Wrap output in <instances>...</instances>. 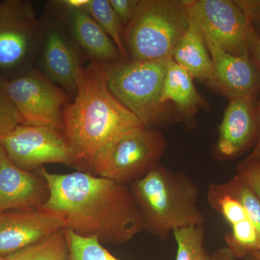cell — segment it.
Returning a JSON list of instances; mask_svg holds the SVG:
<instances>
[{
    "instance_id": "33",
    "label": "cell",
    "mask_w": 260,
    "mask_h": 260,
    "mask_svg": "<svg viewBox=\"0 0 260 260\" xmlns=\"http://www.w3.org/2000/svg\"><path fill=\"white\" fill-rule=\"evenodd\" d=\"M246 159L249 160H260V132L252 151Z\"/></svg>"
},
{
    "instance_id": "37",
    "label": "cell",
    "mask_w": 260,
    "mask_h": 260,
    "mask_svg": "<svg viewBox=\"0 0 260 260\" xmlns=\"http://www.w3.org/2000/svg\"><path fill=\"white\" fill-rule=\"evenodd\" d=\"M0 214H1V213H0Z\"/></svg>"
},
{
    "instance_id": "3",
    "label": "cell",
    "mask_w": 260,
    "mask_h": 260,
    "mask_svg": "<svg viewBox=\"0 0 260 260\" xmlns=\"http://www.w3.org/2000/svg\"><path fill=\"white\" fill-rule=\"evenodd\" d=\"M144 231L166 241L176 229L202 225L206 219L200 208V189L187 174L159 164L129 185Z\"/></svg>"
},
{
    "instance_id": "24",
    "label": "cell",
    "mask_w": 260,
    "mask_h": 260,
    "mask_svg": "<svg viewBox=\"0 0 260 260\" xmlns=\"http://www.w3.org/2000/svg\"><path fill=\"white\" fill-rule=\"evenodd\" d=\"M70 260H120L102 245L96 237H83L64 229Z\"/></svg>"
},
{
    "instance_id": "27",
    "label": "cell",
    "mask_w": 260,
    "mask_h": 260,
    "mask_svg": "<svg viewBox=\"0 0 260 260\" xmlns=\"http://www.w3.org/2000/svg\"><path fill=\"white\" fill-rule=\"evenodd\" d=\"M237 174L244 179L260 198V160L244 159L238 164Z\"/></svg>"
},
{
    "instance_id": "2",
    "label": "cell",
    "mask_w": 260,
    "mask_h": 260,
    "mask_svg": "<svg viewBox=\"0 0 260 260\" xmlns=\"http://www.w3.org/2000/svg\"><path fill=\"white\" fill-rule=\"evenodd\" d=\"M107 67L91 61L84 68L74 100L63 111V133L78 171L90 172L93 162L108 146L129 130L144 125L111 92Z\"/></svg>"
},
{
    "instance_id": "10",
    "label": "cell",
    "mask_w": 260,
    "mask_h": 260,
    "mask_svg": "<svg viewBox=\"0 0 260 260\" xmlns=\"http://www.w3.org/2000/svg\"><path fill=\"white\" fill-rule=\"evenodd\" d=\"M0 145L10 161L28 172L48 164L77 167L75 154L60 129L19 124L0 138Z\"/></svg>"
},
{
    "instance_id": "9",
    "label": "cell",
    "mask_w": 260,
    "mask_h": 260,
    "mask_svg": "<svg viewBox=\"0 0 260 260\" xmlns=\"http://www.w3.org/2000/svg\"><path fill=\"white\" fill-rule=\"evenodd\" d=\"M203 37L234 55L250 54L254 24L232 0H184Z\"/></svg>"
},
{
    "instance_id": "19",
    "label": "cell",
    "mask_w": 260,
    "mask_h": 260,
    "mask_svg": "<svg viewBox=\"0 0 260 260\" xmlns=\"http://www.w3.org/2000/svg\"><path fill=\"white\" fill-rule=\"evenodd\" d=\"M5 258L8 260H70L64 229Z\"/></svg>"
},
{
    "instance_id": "6",
    "label": "cell",
    "mask_w": 260,
    "mask_h": 260,
    "mask_svg": "<svg viewBox=\"0 0 260 260\" xmlns=\"http://www.w3.org/2000/svg\"><path fill=\"white\" fill-rule=\"evenodd\" d=\"M168 143L159 129L137 126L108 146L90 173L129 186L159 165Z\"/></svg>"
},
{
    "instance_id": "18",
    "label": "cell",
    "mask_w": 260,
    "mask_h": 260,
    "mask_svg": "<svg viewBox=\"0 0 260 260\" xmlns=\"http://www.w3.org/2000/svg\"><path fill=\"white\" fill-rule=\"evenodd\" d=\"M172 58L193 78H197L213 87V66L211 56L200 29L190 17L189 26L174 48Z\"/></svg>"
},
{
    "instance_id": "22",
    "label": "cell",
    "mask_w": 260,
    "mask_h": 260,
    "mask_svg": "<svg viewBox=\"0 0 260 260\" xmlns=\"http://www.w3.org/2000/svg\"><path fill=\"white\" fill-rule=\"evenodd\" d=\"M218 189L236 198L242 205L248 218L255 227L260 243V198L239 175L224 183H216Z\"/></svg>"
},
{
    "instance_id": "8",
    "label": "cell",
    "mask_w": 260,
    "mask_h": 260,
    "mask_svg": "<svg viewBox=\"0 0 260 260\" xmlns=\"http://www.w3.org/2000/svg\"><path fill=\"white\" fill-rule=\"evenodd\" d=\"M0 83L16 109L21 124L63 131V111L68 93L42 71L32 68Z\"/></svg>"
},
{
    "instance_id": "30",
    "label": "cell",
    "mask_w": 260,
    "mask_h": 260,
    "mask_svg": "<svg viewBox=\"0 0 260 260\" xmlns=\"http://www.w3.org/2000/svg\"><path fill=\"white\" fill-rule=\"evenodd\" d=\"M90 0H61L52 3L61 10H86Z\"/></svg>"
},
{
    "instance_id": "5",
    "label": "cell",
    "mask_w": 260,
    "mask_h": 260,
    "mask_svg": "<svg viewBox=\"0 0 260 260\" xmlns=\"http://www.w3.org/2000/svg\"><path fill=\"white\" fill-rule=\"evenodd\" d=\"M189 23L184 0H140L134 17L124 30L129 60L172 57Z\"/></svg>"
},
{
    "instance_id": "32",
    "label": "cell",
    "mask_w": 260,
    "mask_h": 260,
    "mask_svg": "<svg viewBox=\"0 0 260 260\" xmlns=\"http://www.w3.org/2000/svg\"><path fill=\"white\" fill-rule=\"evenodd\" d=\"M210 260H237L226 247L220 248L213 253Z\"/></svg>"
},
{
    "instance_id": "29",
    "label": "cell",
    "mask_w": 260,
    "mask_h": 260,
    "mask_svg": "<svg viewBox=\"0 0 260 260\" xmlns=\"http://www.w3.org/2000/svg\"><path fill=\"white\" fill-rule=\"evenodd\" d=\"M235 3L253 23L260 22V0H236Z\"/></svg>"
},
{
    "instance_id": "20",
    "label": "cell",
    "mask_w": 260,
    "mask_h": 260,
    "mask_svg": "<svg viewBox=\"0 0 260 260\" xmlns=\"http://www.w3.org/2000/svg\"><path fill=\"white\" fill-rule=\"evenodd\" d=\"M87 12L109 36L124 60H129L124 44V26L111 6L109 0H90Z\"/></svg>"
},
{
    "instance_id": "11",
    "label": "cell",
    "mask_w": 260,
    "mask_h": 260,
    "mask_svg": "<svg viewBox=\"0 0 260 260\" xmlns=\"http://www.w3.org/2000/svg\"><path fill=\"white\" fill-rule=\"evenodd\" d=\"M43 20V30L38 59L42 73L49 79L75 95L78 78L83 69L80 47L71 37L62 19Z\"/></svg>"
},
{
    "instance_id": "16",
    "label": "cell",
    "mask_w": 260,
    "mask_h": 260,
    "mask_svg": "<svg viewBox=\"0 0 260 260\" xmlns=\"http://www.w3.org/2000/svg\"><path fill=\"white\" fill-rule=\"evenodd\" d=\"M68 31L91 61L112 64L124 60L109 36L85 10H62Z\"/></svg>"
},
{
    "instance_id": "34",
    "label": "cell",
    "mask_w": 260,
    "mask_h": 260,
    "mask_svg": "<svg viewBox=\"0 0 260 260\" xmlns=\"http://www.w3.org/2000/svg\"><path fill=\"white\" fill-rule=\"evenodd\" d=\"M244 260H260V251L251 253L244 258Z\"/></svg>"
},
{
    "instance_id": "31",
    "label": "cell",
    "mask_w": 260,
    "mask_h": 260,
    "mask_svg": "<svg viewBox=\"0 0 260 260\" xmlns=\"http://www.w3.org/2000/svg\"><path fill=\"white\" fill-rule=\"evenodd\" d=\"M250 55L260 70V34L257 32L251 44Z\"/></svg>"
},
{
    "instance_id": "7",
    "label": "cell",
    "mask_w": 260,
    "mask_h": 260,
    "mask_svg": "<svg viewBox=\"0 0 260 260\" xmlns=\"http://www.w3.org/2000/svg\"><path fill=\"white\" fill-rule=\"evenodd\" d=\"M43 20L27 0L0 2V81L32 69L39 56Z\"/></svg>"
},
{
    "instance_id": "26",
    "label": "cell",
    "mask_w": 260,
    "mask_h": 260,
    "mask_svg": "<svg viewBox=\"0 0 260 260\" xmlns=\"http://www.w3.org/2000/svg\"><path fill=\"white\" fill-rule=\"evenodd\" d=\"M21 124L16 109L0 83V138Z\"/></svg>"
},
{
    "instance_id": "4",
    "label": "cell",
    "mask_w": 260,
    "mask_h": 260,
    "mask_svg": "<svg viewBox=\"0 0 260 260\" xmlns=\"http://www.w3.org/2000/svg\"><path fill=\"white\" fill-rule=\"evenodd\" d=\"M170 57L155 60H121L107 67L108 86L148 127L158 129L179 119L172 104L161 100Z\"/></svg>"
},
{
    "instance_id": "35",
    "label": "cell",
    "mask_w": 260,
    "mask_h": 260,
    "mask_svg": "<svg viewBox=\"0 0 260 260\" xmlns=\"http://www.w3.org/2000/svg\"><path fill=\"white\" fill-rule=\"evenodd\" d=\"M6 157L7 155L6 153H5L4 149H3V147L0 145V164H1L2 161H3Z\"/></svg>"
},
{
    "instance_id": "36",
    "label": "cell",
    "mask_w": 260,
    "mask_h": 260,
    "mask_svg": "<svg viewBox=\"0 0 260 260\" xmlns=\"http://www.w3.org/2000/svg\"><path fill=\"white\" fill-rule=\"evenodd\" d=\"M0 260H8L5 257H3V256H0Z\"/></svg>"
},
{
    "instance_id": "13",
    "label": "cell",
    "mask_w": 260,
    "mask_h": 260,
    "mask_svg": "<svg viewBox=\"0 0 260 260\" xmlns=\"http://www.w3.org/2000/svg\"><path fill=\"white\" fill-rule=\"evenodd\" d=\"M64 229L54 214L39 209L17 210L0 214V256H7Z\"/></svg>"
},
{
    "instance_id": "12",
    "label": "cell",
    "mask_w": 260,
    "mask_h": 260,
    "mask_svg": "<svg viewBox=\"0 0 260 260\" xmlns=\"http://www.w3.org/2000/svg\"><path fill=\"white\" fill-rule=\"evenodd\" d=\"M259 132L260 107L256 98L230 99L219 125L215 151L220 158H235L255 145Z\"/></svg>"
},
{
    "instance_id": "15",
    "label": "cell",
    "mask_w": 260,
    "mask_h": 260,
    "mask_svg": "<svg viewBox=\"0 0 260 260\" xmlns=\"http://www.w3.org/2000/svg\"><path fill=\"white\" fill-rule=\"evenodd\" d=\"M49 197L42 174L23 170L8 157L0 164V213L10 210L39 209Z\"/></svg>"
},
{
    "instance_id": "23",
    "label": "cell",
    "mask_w": 260,
    "mask_h": 260,
    "mask_svg": "<svg viewBox=\"0 0 260 260\" xmlns=\"http://www.w3.org/2000/svg\"><path fill=\"white\" fill-rule=\"evenodd\" d=\"M231 228L232 231L224 236V240L225 247L237 259H244L251 253L260 251L259 236L249 219Z\"/></svg>"
},
{
    "instance_id": "1",
    "label": "cell",
    "mask_w": 260,
    "mask_h": 260,
    "mask_svg": "<svg viewBox=\"0 0 260 260\" xmlns=\"http://www.w3.org/2000/svg\"><path fill=\"white\" fill-rule=\"evenodd\" d=\"M38 171L49 189L42 209L55 215L64 229L113 244H125L144 231L129 186L83 171Z\"/></svg>"
},
{
    "instance_id": "21",
    "label": "cell",
    "mask_w": 260,
    "mask_h": 260,
    "mask_svg": "<svg viewBox=\"0 0 260 260\" xmlns=\"http://www.w3.org/2000/svg\"><path fill=\"white\" fill-rule=\"evenodd\" d=\"M172 234L177 246L176 260H210L205 249L204 226L181 228Z\"/></svg>"
},
{
    "instance_id": "25",
    "label": "cell",
    "mask_w": 260,
    "mask_h": 260,
    "mask_svg": "<svg viewBox=\"0 0 260 260\" xmlns=\"http://www.w3.org/2000/svg\"><path fill=\"white\" fill-rule=\"evenodd\" d=\"M207 200L210 206L220 214L230 226L249 219L242 205L234 197L220 190L216 183H211L208 186Z\"/></svg>"
},
{
    "instance_id": "17",
    "label": "cell",
    "mask_w": 260,
    "mask_h": 260,
    "mask_svg": "<svg viewBox=\"0 0 260 260\" xmlns=\"http://www.w3.org/2000/svg\"><path fill=\"white\" fill-rule=\"evenodd\" d=\"M161 100L164 104H174L179 119L189 129L195 125V115L200 109L208 110V104L198 93L194 78L171 58L164 79Z\"/></svg>"
},
{
    "instance_id": "14",
    "label": "cell",
    "mask_w": 260,
    "mask_h": 260,
    "mask_svg": "<svg viewBox=\"0 0 260 260\" xmlns=\"http://www.w3.org/2000/svg\"><path fill=\"white\" fill-rule=\"evenodd\" d=\"M203 39L213 61V88L229 99L257 97L260 90V70L250 54L234 55L208 38Z\"/></svg>"
},
{
    "instance_id": "28",
    "label": "cell",
    "mask_w": 260,
    "mask_h": 260,
    "mask_svg": "<svg viewBox=\"0 0 260 260\" xmlns=\"http://www.w3.org/2000/svg\"><path fill=\"white\" fill-rule=\"evenodd\" d=\"M140 0H109L124 28L133 18Z\"/></svg>"
}]
</instances>
